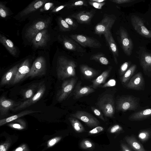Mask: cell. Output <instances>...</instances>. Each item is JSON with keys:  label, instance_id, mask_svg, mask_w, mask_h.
<instances>
[{"label": "cell", "instance_id": "14", "mask_svg": "<svg viewBox=\"0 0 151 151\" xmlns=\"http://www.w3.org/2000/svg\"><path fill=\"white\" fill-rule=\"evenodd\" d=\"M20 102H16L10 99H7L2 96L0 99V114L1 115H7L9 110L20 104Z\"/></svg>", "mask_w": 151, "mask_h": 151}, {"label": "cell", "instance_id": "42", "mask_svg": "<svg viewBox=\"0 0 151 151\" xmlns=\"http://www.w3.org/2000/svg\"><path fill=\"white\" fill-rule=\"evenodd\" d=\"M91 109L94 114L98 116V117L99 118L102 120L104 121H105V119L103 116V114L99 110L94 107H91Z\"/></svg>", "mask_w": 151, "mask_h": 151}, {"label": "cell", "instance_id": "4", "mask_svg": "<svg viewBox=\"0 0 151 151\" xmlns=\"http://www.w3.org/2000/svg\"><path fill=\"white\" fill-rule=\"evenodd\" d=\"M46 90L45 85L43 83L39 84L38 90L35 95L31 98L21 102L18 106L11 110L16 112L25 109L36 103L43 96Z\"/></svg>", "mask_w": 151, "mask_h": 151}, {"label": "cell", "instance_id": "13", "mask_svg": "<svg viewBox=\"0 0 151 151\" xmlns=\"http://www.w3.org/2000/svg\"><path fill=\"white\" fill-rule=\"evenodd\" d=\"M30 69L29 60L27 59L20 65L12 84L19 83L27 78Z\"/></svg>", "mask_w": 151, "mask_h": 151}, {"label": "cell", "instance_id": "30", "mask_svg": "<svg viewBox=\"0 0 151 151\" xmlns=\"http://www.w3.org/2000/svg\"><path fill=\"white\" fill-rule=\"evenodd\" d=\"M39 85L37 84H32L28 88L24 90L22 93L23 98L25 99H28L32 97L35 93V91L38 89Z\"/></svg>", "mask_w": 151, "mask_h": 151}, {"label": "cell", "instance_id": "52", "mask_svg": "<svg viewBox=\"0 0 151 151\" xmlns=\"http://www.w3.org/2000/svg\"><path fill=\"white\" fill-rule=\"evenodd\" d=\"M121 147L122 151H132L127 145L124 143H121Z\"/></svg>", "mask_w": 151, "mask_h": 151}, {"label": "cell", "instance_id": "12", "mask_svg": "<svg viewBox=\"0 0 151 151\" xmlns=\"http://www.w3.org/2000/svg\"><path fill=\"white\" fill-rule=\"evenodd\" d=\"M132 25L134 29L142 36L148 38H151V31L145 26L143 21L138 16L132 15L131 18Z\"/></svg>", "mask_w": 151, "mask_h": 151}, {"label": "cell", "instance_id": "20", "mask_svg": "<svg viewBox=\"0 0 151 151\" xmlns=\"http://www.w3.org/2000/svg\"><path fill=\"white\" fill-rule=\"evenodd\" d=\"M81 83L79 82L75 88L73 93L75 99L80 98L94 91L93 88L88 86H81Z\"/></svg>", "mask_w": 151, "mask_h": 151}, {"label": "cell", "instance_id": "26", "mask_svg": "<svg viewBox=\"0 0 151 151\" xmlns=\"http://www.w3.org/2000/svg\"><path fill=\"white\" fill-rule=\"evenodd\" d=\"M111 70V68L103 72L99 76L92 81V87L95 89L100 85L104 83L108 78Z\"/></svg>", "mask_w": 151, "mask_h": 151}, {"label": "cell", "instance_id": "27", "mask_svg": "<svg viewBox=\"0 0 151 151\" xmlns=\"http://www.w3.org/2000/svg\"><path fill=\"white\" fill-rule=\"evenodd\" d=\"M140 63L144 71H151V53H143L141 55Z\"/></svg>", "mask_w": 151, "mask_h": 151}, {"label": "cell", "instance_id": "18", "mask_svg": "<svg viewBox=\"0 0 151 151\" xmlns=\"http://www.w3.org/2000/svg\"><path fill=\"white\" fill-rule=\"evenodd\" d=\"M49 35L47 30L44 29L37 34L32 40V43L36 48L45 46L49 40Z\"/></svg>", "mask_w": 151, "mask_h": 151}, {"label": "cell", "instance_id": "24", "mask_svg": "<svg viewBox=\"0 0 151 151\" xmlns=\"http://www.w3.org/2000/svg\"><path fill=\"white\" fill-rule=\"evenodd\" d=\"M151 116V108L146 109L134 113L130 115L129 119L132 121L144 119Z\"/></svg>", "mask_w": 151, "mask_h": 151}, {"label": "cell", "instance_id": "10", "mask_svg": "<svg viewBox=\"0 0 151 151\" xmlns=\"http://www.w3.org/2000/svg\"><path fill=\"white\" fill-rule=\"evenodd\" d=\"M71 116L82 121L90 127L98 126L99 124V122L96 118L85 111H77L71 114Z\"/></svg>", "mask_w": 151, "mask_h": 151}, {"label": "cell", "instance_id": "44", "mask_svg": "<svg viewBox=\"0 0 151 151\" xmlns=\"http://www.w3.org/2000/svg\"><path fill=\"white\" fill-rule=\"evenodd\" d=\"M104 130V128L101 126H97L90 130L88 133L90 134H95L99 133Z\"/></svg>", "mask_w": 151, "mask_h": 151}, {"label": "cell", "instance_id": "19", "mask_svg": "<svg viewBox=\"0 0 151 151\" xmlns=\"http://www.w3.org/2000/svg\"><path fill=\"white\" fill-rule=\"evenodd\" d=\"M19 66V64L15 65L2 76L0 83L1 86L12 84Z\"/></svg>", "mask_w": 151, "mask_h": 151}, {"label": "cell", "instance_id": "53", "mask_svg": "<svg viewBox=\"0 0 151 151\" xmlns=\"http://www.w3.org/2000/svg\"><path fill=\"white\" fill-rule=\"evenodd\" d=\"M90 1H93L98 3H101L104 2L106 1V0H90Z\"/></svg>", "mask_w": 151, "mask_h": 151}, {"label": "cell", "instance_id": "17", "mask_svg": "<svg viewBox=\"0 0 151 151\" xmlns=\"http://www.w3.org/2000/svg\"><path fill=\"white\" fill-rule=\"evenodd\" d=\"M94 13L91 11H82L71 15L72 17L76 19L81 24H88L94 16Z\"/></svg>", "mask_w": 151, "mask_h": 151}, {"label": "cell", "instance_id": "50", "mask_svg": "<svg viewBox=\"0 0 151 151\" xmlns=\"http://www.w3.org/2000/svg\"><path fill=\"white\" fill-rule=\"evenodd\" d=\"M9 144L8 143H5L0 146V151H6Z\"/></svg>", "mask_w": 151, "mask_h": 151}, {"label": "cell", "instance_id": "31", "mask_svg": "<svg viewBox=\"0 0 151 151\" xmlns=\"http://www.w3.org/2000/svg\"><path fill=\"white\" fill-rule=\"evenodd\" d=\"M69 120L73 128L76 132L81 133L84 131V127L76 118L71 117H69Z\"/></svg>", "mask_w": 151, "mask_h": 151}, {"label": "cell", "instance_id": "6", "mask_svg": "<svg viewBox=\"0 0 151 151\" xmlns=\"http://www.w3.org/2000/svg\"><path fill=\"white\" fill-rule=\"evenodd\" d=\"M116 104V109L122 111L135 110L138 107L137 100L132 96H127L120 98L117 101Z\"/></svg>", "mask_w": 151, "mask_h": 151}, {"label": "cell", "instance_id": "49", "mask_svg": "<svg viewBox=\"0 0 151 151\" xmlns=\"http://www.w3.org/2000/svg\"><path fill=\"white\" fill-rule=\"evenodd\" d=\"M68 5V4H65L64 5H62L60 6H59L57 7H56L54 8L53 9L52 12H57L62 9L64 8L65 7H67Z\"/></svg>", "mask_w": 151, "mask_h": 151}, {"label": "cell", "instance_id": "9", "mask_svg": "<svg viewBox=\"0 0 151 151\" xmlns=\"http://www.w3.org/2000/svg\"><path fill=\"white\" fill-rule=\"evenodd\" d=\"M119 40L124 53L127 55L130 56L133 49V44L127 31L122 27L119 29Z\"/></svg>", "mask_w": 151, "mask_h": 151}, {"label": "cell", "instance_id": "38", "mask_svg": "<svg viewBox=\"0 0 151 151\" xmlns=\"http://www.w3.org/2000/svg\"><path fill=\"white\" fill-rule=\"evenodd\" d=\"M0 15L2 18H5L8 15V12L6 7L1 2L0 3Z\"/></svg>", "mask_w": 151, "mask_h": 151}, {"label": "cell", "instance_id": "41", "mask_svg": "<svg viewBox=\"0 0 151 151\" xmlns=\"http://www.w3.org/2000/svg\"><path fill=\"white\" fill-rule=\"evenodd\" d=\"M89 4L94 8L98 9H101L103 6L106 4V2L98 3L91 1L90 0L88 1Z\"/></svg>", "mask_w": 151, "mask_h": 151}, {"label": "cell", "instance_id": "37", "mask_svg": "<svg viewBox=\"0 0 151 151\" xmlns=\"http://www.w3.org/2000/svg\"><path fill=\"white\" fill-rule=\"evenodd\" d=\"M80 146L81 148L83 149H91L93 148L94 145L89 140L85 139L81 142Z\"/></svg>", "mask_w": 151, "mask_h": 151}, {"label": "cell", "instance_id": "3", "mask_svg": "<svg viewBox=\"0 0 151 151\" xmlns=\"http://www.w3.org/2000/svg\"><path fill=\"white\" fill-rule=\"evenodd\" d=\"M116 19L114 14H105L103 18L95 27L94 32L96 34L101 35L106 32L110 31Z\"/></svg>", "mask_w": 151, "mask_h": 151}, {"label": "cell", "instance_id": "32", "mask_svg": "<svg viewBox=\"0 0 151 151\" xmlns=\"http://www.w3.org/2000/svg\"><path fill=\"white\" fill-rule=\"evenodd\" d=\"M91 60H94L102 65H106L109 64V61L105 55L101 53H97L92 55L90 57Z\"/></svg>", "mask_w": 151, "mask_h": 151}, {"label": "cell", "instance_id": "48", "mask_svg": "<svg viewBox=\"0 0 151 151\" xmlns=\"http://www.w3.org/2000/svg\"><path fill=\"white\" fill-rule=\"evenodd\" d=\"M111 2L118 4H123L134 1L133 0H111Z\"/></svg>", "mask_w": 151, "mask_h": 151}, {"label": "cell", "instance_id": "46", "mask_svg": "<svg viewBox=\"0 0 151 151\" xmlns=\"http://www.w3.org/2000/svg\"><path fill=\"white\" fill-rule=\"evenodd\" d=\"M149 134L148 132L143 131L140 132L138 135V137L142 141L146 140L148 138Z\"/></svg>", "mask_w": 151, "mask_h": 151}, {"label": "cell", "instance_id": "39", "mask_svg": "<svg viewBox=\"0 0 151 151\" xmlns=\"http://www.w3.org/2000/svg\"><path fill=\"white\" fill-rule=\"evenodd\" d=\"M64 20L73 29H75L77 27L78 24L72 18L68 17L65 18Z\"/></svg>", "mask_w": 151, "mask_h": 151}, {"label": "cell", "instance_id": "23", "mask_svg": "<svg viewBox=\"0 0 151 151\" xmlns=\"http://www.w3.org/2000/svg\"><path fill=\"white\" fill-rule=\"evenodd\" d=\"M41 111H35L32 110H26L23 111L15 115L1 119L0 120V126H1L7 123L12 122L25 115L32 113L40 112Z\"/></svg>", "mask_w": 151, "mask_h": 151}, {"label": "cell", "instance_id": "21", "mask_svg": "<svg viewBox=\"0 0 151 151\" xmlns=\"http://www.w3.org/2000/svg\"><path fill=\"white\" fill-rule=\"evenodd\" d=\"M49 1L48 0H39L35 1L30 4L26 8L20 13L21 17L26 15L41 7Z\"/></svg>", "mask_w": 151, "mask_h": 151}, {"label": "cell", "instance_id": "28", "mask_svg": "<svg viewBox=\"0 0 151 151\" xmlns=\"http://www.w3.org/2000/svg\"><path fill=\"white\" fill-rule=\"evenodd\" d=\"M125 140L128 144L136 151H146L142 145L133 137L126 136Z\"/></svg>", "mask_w": 151, "mask_h": 151}, {"label": "cell", "instance_id": "40", "mask_svg": "<svg viewBox=\"0 0 151 151\" xmlns=\"http://www.w3.org/2000/svg\"><path fill=\"white\" fill-rule=\"evenodd\" d=\"M130 65L129 62H126L121 65L120 69V74L121 76L123 75L126 72Z\"/></svg>", "mask_w": 151, "mask_h": 151}, {"label": "cell", "instance_id": "11", "mask_svg": "<svg viewBox=\"0 0 151 151\" xmlns=\"http://www.w3.org/2000/svg\"><path fill=\"white\" fill-rule=\"evenodd\" d=\"M50 21L49 20H44L36 22L27 29L25 37L33 40L38 33L48 27Z\"/></svg>", "mask_w": 151, "mask_h": 151}, {"label": "cell", "instance_id": "35", "mask_svg": "<svg viewBox=\"0 0 151 151\" xmlns=\"http://www.w3.org/2000/svg\"><path fill=\"white\" fill-rule=\"evenodd\" d=\"M58 23L60 29L63 31H70L73 29L62 17L58 19Z\"/></svg>", "mask_w": 151, "mask_h": 151}, {"label": "cell", "instance_id": "5", "mask_svg": "<svg viewBox=\"0 0 151 151\" xmlns=\"http://www.w3.org/2000/svg\"><path fill=\"white\" fill-rule=\"evenodd\" d=\"M46 70L45 60L43 57H39L33 63L27 78L29 77L34 78L42 76L45 74Z\"/></svg>", "mask_w": 151, "mask_h": 151}, {"label": "cell", "instance_id": "34", "mask_svg": "<svg viewBox=\"0 0 151 151\" xmlns=\"http://www.w3.org/2000/svg\"><path fill=\"white\" fill-rule=\"evenodd\" d=\"M15 122L10 123L9 125L10 127L19 129H22L24 128L26 124L24 120L18 119L14 121Z\"/></svg>", "mask_w": 151, "mask_h": 151}, {"label": "cell", "instance_id": "22", "mask_svg": "<svg viewBox=\"0 0 151 151\" xmlns=\"http://www.w3.org/2000/svg\"><path fill=\"white\" fill-rule=\"evenodd\" d=\"M63 44L65 47L71 51L84 52V49L77 42L72 39L65 37L63 40Z\"/></svg>", "mask_w": 151, "mask_h": 151}, {"label": "cell", "instance_id": "7", "mask_svg": "<svg viewBox=\"0 0 151 151\" xmlns=\"http://www.w3.org/2000/svg\"><path fill=\"white\" fill-rule=\"evenodd\" d=\"M71 38L84 47L98 48L101 46V43L95 38L79 34L72 35Z\"/></svg>", "mask_w": 151, "mask_h": 151}, {"label": "cell", "instance_id": "1", "mask_svg": "<svg viewBox=\"0 0 151 151\" xmlns=\"http://www.w3.org/2000/svg\"><path fill=\"white\" fill-rule=\"evenodd\" d=\"M76 65L73 60L63 56L58 57L56 69L57 75L58 79L75 76Z\"/></svg>", "mask_w": 151, "mask_h": 151}, {"label": "cell", "instance_id": "43", "mask_svg": "<svg viewBox=\"0 0 151 151\" xmlns=\"http://www.w3.org/2000/svg\"><path fill=\"white\" fill-rule=\"evenodd\" d=\"M122 127L119 125L116 124L110 128L109 131L111 133H114L121 131Z\"/></svg>", "mask_w": 151, "mask_h": 151}, {"label": "cell", "instance_id": "15", "mask_svg": "<svg viewBox=\"0 0 151 151\" xmlns=\"http://www.w3.org/2000/svg\"><path fill=\"white\" fill-rule=\"evenodd\" d=\"M144 85V80L142 74L139 72L134 75L126 85L129 89L140 90Z\"/></svg>", "mask_w": 151, "mask_h": 151}, {"label": "cell", "instance_id": "33", "mask_svg": "<svg viewBox=\"0 0 151 151\" xmlns=\"http://www.w3.org/2000/svg\"><path fill=\"white\" fill-rule=\"evenodd\" d=\"M136 68L135 65L130 67L123 75L121 78L122 82L124 83L127 82L134 74Z\"/></svg>", "mask_w": 151, "mask_h": 151}, {"label": "cell", "instance_id": "51", "mask_svg": "<svg viewBox=\"0 0 151 151\" xmlns=\"http://www.w3.org/2000/svg\"><path fill=\"white\" fill-rule=\"evenodd\" d=\"M28 149L26 145L24 144L16 148L14 151H27Z\"/></svg>", "mask_w": 151, "mask_h": 151}, {"label": "cell", "instance_id": "8", "mask_svg": "<svg viewBox=\"0 0 151 151\" xmlns=\"http://www.w3.org/2000/svg\"><path fill=\"white\" fill-rule=\"evenodd\" d=\"M76 81V79L72 78L64 81L62 83L61 88L56 95V99L61 102L68 96L73 89Z\"/></svg>", "mask_w": 151, "mask_h": 151}, {"label": "cell", "instance_id": "47", "mask_svg": "<svg viewBox=\"0 0 151 151\" xmlns=\"http://www.w3.org/2000/svg\"><path fill=\"white\" fill-rule=\"evenodd\" d=\"M116 84V81L114 79H111L105 83L102 86L103 88L112 87Z\"/></svg>", "mask_w": 151, "mask_h": 151}, {"label": "cell", "instance_id": "2", "mask_svg": "<svg viewBox=\"0 0 151 151\" xmlns=\"http://www.w3.org/2000/svg\"><path fill=\"white\" fill-rule=\"evenodd\" d=\"M97 105L105 116L113 117L115 112V107L113 97L111 95H104L98 101Z\"/></svg>", "mask_w": 151, "mask_h": 151}, {"label": "cell", "instance_id": "45", "mask_svg": "<svg viewBox=\"0 0 151 151\" xmlns=\"http://www.w3.org/2000/svg\"><path fill=\"white\" fill-rule=\"evenodd\" d=\"M61 139V137H56L50 140L48 143L47 146L48 147H52L58 142Z\"/></svg>", "mask_w": 151, "mask_h": 151}, {"label": "cell", "instance_id": "16", "mask_svg": "<svg viewBox=\"0 0 151 151\" xmlns=\"http://www.w3.org/2000/svg\"><path fill=\"white\" fill-rule=\"evenodd\" d=\"M104 35L109 49L113 54L114 61L116 64H117V58L119 56L118 49L112 34L110 31L106 32Z\"/></svg>", "mask_w": 151, "mask_h": 151}, {"label": "cell", "instance_id": "25", "mask_svg": "<svg viewBox=\"0 0 151 151\" xmlns=\"http://www.w3.org/2000/svg\"><path fill=\"white\" fill-rule=\"evenodd\" d=\"M0 42L12 55L14 56L16 55L17 49L12 41L1 34Z\"/></svg>", "mask_w": 151, "mask_h": 151}, {"label": "cell", "instance_id": "36", "mask_svg": "<svg viewBox=\"0 0 151 151\" xmlns=\"http://www.w3.org/2000/svg\"><path fill=\"white\" fill-rule=\"evenodd\" d=\"M87 6V2L86 0L74 1L68 3L67 7L69 8H71L77 6Z\"/></svg>", "mask_w": 151, "mask_h": 151}, {"label": "cell", "instance_id": "29", "mask_svg": "<svg viewBox=\"0 0 151 151\" xmlns=\"http://www.w3.org/2000/svg\"><path fill=\"white\" fill-rule=\"evenodd\" d=\"M80 69L81 73L86 78H92L97 74L96 70L86 65H81Z\"/></svg>", "mask_w": 151, "mask_h": 151}]
</instances>
